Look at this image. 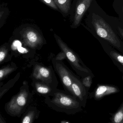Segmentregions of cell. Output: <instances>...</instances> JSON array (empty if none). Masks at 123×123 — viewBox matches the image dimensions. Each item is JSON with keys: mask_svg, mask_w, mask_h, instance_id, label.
Here are the masks:
<instances>
[{"mask_svg": "<svg viewBox=\"0 0 123 123\" xmlns=\"http://www.w3.org/2000/svg\"><path fill=\"white\" fill-rule=\"evenodd\" d=\"M87 12L86 28L98 40L106 42L123 55V41L118 34L112 16L108 15L96 0Z\"/></svg>", "mask_w": 123, "mask_h": 123, "instance_id": "cell-1", "label": "cell"}, {"mask_svg": "<svg viewBox=\"0 0 123 123\" xmlns=\"http://www.w3.org/2000/svg\"><path fill=\"white\" fill-rule=\"evenodd\" d=\"M44 103L58 112L73 115L81 111L82 105L77 98L65 91L59 90L52 96L45 97Z\"/></svg>", "mask_w": 123, "mask_h": 123, "instance_id": "cell-2", "label": "cell"}, {"mask_svg": "<svg viewBox=\"0 0 123 123\" xmlns=\"http://www.w3.org/2000/svg\"><path fill=\"white\" fill-rule=\"evenodd\" d=\"M33 93L29 90L27 81H24L19 92L13 96L10 101L6 103V112L13 117H20L25 111L33 96Z\"/></svg>", "mask_w": 123, "mask_h": 123, "instance_id": "cell-3", "label": "cell"}, {"mask_svg": "<svg viewBox=\"0 0 123 123\" xmlns=\"http://www.w3.org/2000/svg\"><path fill=\"white\" fill-rule=\"evenodd\" d=\"M55 37L60 48L66 55L68 62L78 75L83 78L93 74L77 54L68 47L59 37L56 34H55Z\"/></svg>", "mask_w": 123, "mask_h": 123, "instance_id": "cell-4", "label": "cell"}, {"mask_svg": "<svg viewBox=\"0 0 123 123\" xmlns=\"http://www.w3.org/2000/svg\"><path fill=\"white\" fill-rule=\"evenodd\" d=\"M32 80H36L57 87L58 81L52 66H45L41 63L35 64L31 76Z\"/></svg>", "mask_w": 123, "mask_h": 123, "instance_id": "cell-5", "label": "cell"}, {"mask_svg": "<svg viewBox=\"0 0 123 123\" xmlns=\"http://www.w3.org/2000/svg\"><path fill=\"white\" fill-rule=\"evenodd\" d=\"M52 62L53 67L59 76L65 91L73 96L72 89V71L65 64L62 60H58L54 57L52 60Z\"/></svg>", "mask_w": 123, "mask_h": 123, "instance_id": "cell-6", "label": "cell"}, {"mask_svg": "<svg viewBox=\"0 0 123 123\" xmlns=\"http://www.w3.org/2000/svg\"><path fill=\"white\" fill-rule=\"evenodd\" d=\"M24 44L30 49L36 50L41 49L43 44V39L36 31L31 28H26L22 34Z\"/></svg>", "mask_w": 123, "mask_h": 123, "instance_id": "cell-7", "label": "cell"}, {"mask_svg": "<svg viewBox=\"0 0 123 123\" xmlns=\"http://www.w3.org/2000/svg\"><path fill=\"white\" fill-rule=\"evenodd\" d=\"M72 80V89L73 95L77 98L83 107L85 108L87 98L88 92L80 80L72 72L71 73Z\"/></svg>", "mask_w": 123, "mask_h": 123, "instance_id": "cell-8", "label": "cell"}, {"mask_svg": "<svg viewBox=\"0 0 123 123\" xmlns=\"http://www.w3.org/2000/svg\"><path fill=\"white\" fill-rule=\"evenodd\" d=\"M96 1V0H77L75 9L73 27L76 28L80 25L83 16Z\"/></svg>", "mask_w": 123, "mask_h": 123, "instance_id": "cell-9", "label": "cell"}, {"mask_svg": "<svg viewBox=\"0 0 123 123\" xmlns=\"http://www.w3.org/2000/svg\"><path fill=\"white\" fill-rule=\"evenodd\" d=\"M105 52L109 56L114 63L123 73V55L117 51L114 47L103 40H98Z\"/></svg>", "mask_w": 123, "mask_h": 123, "instance_id": "cell-10", "label": "cell"}, {"mask_svg": "<svg viewBox=\"0 0 123 123\" xmlns=\"http://www.w3.org/2000/svg\"><path fill=\"white\" fill-rule=\"evenodd\" d=\"M31 86L37 95L44 97L52 96L58 90L56 87L36 80H32Z\"/></svg>", "mask_w": 123, "mask_h": 123, "instance_id": "cell-11", "label": "cell"}, {"mask_svg": "<svg viewBox=\"0 0 123 123\" xmlns=\"http://www.w3.org/2000/svg\"><path fill=\"white\" fill-rule=\"evenodd\" d=\"M118 88L110 85H98L92 94L93 98L96 100H100L106 96L118 92Z\"/></svg>", "mask_w": 123, "mask_h": 123, "instance_id": "cell-12", "label": "cell"}, {"mask_svg": "<svg viewBox=\"0 0 123 123\" xmlns=\"http://www.w3.org/2000/svg\"><path fill=\"white\" fill-rule=\"evenodd\" d=\"M38 109L33 106H30L25 111L21 119L22 123H33L38 117Z\"/></svg>", "mask_w": 123, "mask_h": 123, "instance_id": "cell-13", "label": "cell"}, {"mask_svg": "<svg viewBox=\"0 0 123 123\" xmlns=\"http://www.w3.org/2000/svg\"><path fill=\"white\" fill-rule=\"evenodd\" d=\"M21 73H18L12 79L9 80L7 83L3 85L0 87V99H1L3 96L9 90L12 88L16 82L20 77Z\"/></svg>", "mask_w": 123, "mask_h": 123, "instance_id": "cell-14", "label": "cell"}, {"mask_svg": "<svg viewBox=\"0 0 123 123\" xmlns=\"http://www.w3.org/2000/svg\"><path fill=\"white\" fill-rule=\"evenodd\" d=\"M18 69V66L14 62H12L4 66L0 70V81L3 80L8 75L15 72Z\"/></svg>", "mask_w": 123, "mask_h": 123, "instance_id": "cell-15", "label": "cell"}, {"mask_svg": "<svg viewBox=\"0 0 123 123\" xmlns=\"http://www.w3.org/2000/svg\"><path fill=\"white\" fill-rule=\"evenodd\" d=\"M10 49L6 45L2 46L0 48V65L11 60L13 56L12 54H10Z\"/></svg>", "mask_w": 123, "mask_h": 123, "instance_id": "cell-16", "label": "cell"}, {"mask_svg": "<svg viewBox=\"0 0 123 123\" xmlns=\"http://www.w3.org/2000/svg\"><path fill=\"white\" fill-rule=\"evenodd\" d=\"M112 7L119 19L123 23V0H114Z\"/></svg>", "mask_w": 123, "mask_h": 123, "instance_id": "cell-17", "label": "cell"}, {"mask_svg": "<svg viewBox=\"0 0 123 123\" xmlns=\"http://www.w3.org/2000/svg\"><path fill=\"white\" fill-rule=\"evenodd\" d=\"M110 121L113 123H123V102L118 110L112 114Z\"/></svg>", "mask_w": 123, "mask_h": 123, "instance_id": "cell-18", "label": "cell"}, {"mask_svg": "<svg viewBox=\"0 0 123 123\" xmlns=\"http://www.w3.org/2000/svg\"><path fill=\"white\" fill-rule=\"evenodd\" d=\"M59 8L64 13H67L70 10L71 0H54Z\"/></svg>", "mask_w": 123, "mask_h": 123, "instance_id": "cell-19", "label": "cell"}, {"mask_svg": "<svg viewBox=\"0 0 123 123\" xmlns=\"http://www.w3.org/2000/svg\"><path fill=\"white\" fill-rule=\"evenodd\" d=\"M112 18L113 23L118 34L123 41V23L118 18L112 16Z\"/></svg>", "mask_w": 123, "mask_h": 123, "instance_id": "cell-20", "label": "cell"}, {"mask_svg": "<svg viewBox=\"0 0 123 123\" xmlns=\"http://www.w3.org/2000/svg\"><path fill=\"white\" fill-rule=\"evenodd\" d=\"M94 77V75L92 74L83 78L82 80V82L88 91L91 86L92 83V80Z\"/></svg>", "mask_w": 123, "mask_h": 123, "instance_id": "cell-21", "label": "cell"}, {"mask_svg": "<svg viewBox=\"0 0 123 123\" xmlns=\"http://www.w3.org/2000/svg\"><path fill=\"white\" fill-rule=\"evenodd\" d=\"M22 46V43L20 41L17 40L14 41L12 43L11 47V50L12 55L18 48Z\"/></svg>", "mask_w": 123, "mask_h": 123, "instance_id": "cell-22", "label": "cell"}, {"mask_svg": "<svg viewBox=\"0 0 123 123\" xmlns=\"http://www.w3.org/2000/svg\"><path fill=\"white\" fill-rule=\"evenodd\" d=\"M45 4L48 5L49 6H50L53 9L55 10H57V7L56 5L55 4L54 0H41Z\"/></svg>", "mask_w": 123, "mask_h": 123, "instance_id": "cell-23", "label": "cell"}, {"mask_svg": "<svg viewBox=\"0 0 123 123\" xmlns=\"http://www.w3.org/2000/svg\"><path fill=\"white\" fill-rule=\"evenodd\" d=\"M55 58L58 60H62L66 58V56L65 53L62 51L61 52L59 53Z\"/></svg>", "mask_w": 123, "mask_h": 123, "instance_id": "cell-24", "label": "cell"}, {"mask_svg": "<svg viewBox=\"0 0 123 123\" xmlns=\"http://www.w3.org/2000/svg\"><path fill=\"white\" fill-rule=\"evenodd\" d=\"M2 121H3V123H6V121L4 120L3 118V117H2V115H0V123H2Z\"/></svg>", "mask_w": 123, "mask_h": 123, "instance_id": "cell-25", "label": "cell"}, {"mask_svg": "<svg viewBox=\"0 0 123 123\" xmlns=\"http://www.w3.org/2000/svg\"><path fill=\"white\" fill-rule=\"evenodd\" d=\"M70 122L68 121H65V120H64V121H62V122H61V123H69Z\"/></svg>", "mask_w": 123, "mask_h": 123, "instance_id": "cell-26", "label": "cell"}]
</instances>
